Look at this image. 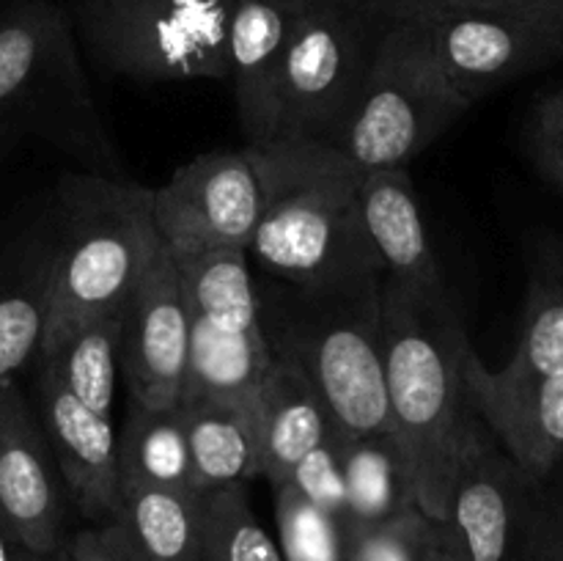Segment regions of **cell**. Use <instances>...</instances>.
<instances>
[{"instance_id":"obj_1","label":"cell","mask_w":563,"mask_h":561,"mask_svg":"<svg viewBox=\"0 0 563 561\" xmlns=\"http://www.w3.org/2000/svg\"><path fill=\"white\" fill-rule=\"evenodd\" d=\"M379 297L390 432L410 462L418 509L440 522L456 462L482 421L465 377L473 344L454 300H412L385 280Z\"/></svg>"},{"instance_id":"obj_2","label":"cell","mask_w":563,"mask_h":561,"mask_svg":"<svg viewBox=\"0 0 563 561\" xmlns=\"http://www.w3.org/2000/svg\"><path fill=\"white\" fill-rule=\"evenodd\" d=\"M256 148L267 207L247 256L269 278L295 286L383 280L363 220L361 170L328 143L269 141Z\"/></svg>"},{"instance_id":"obj_3","label":"cell","mask_w":563,"mask_h":561,"mask_svg":"<svg viewBox=\"0 0 563 561\" xmlns=\"http://www.w3.org/2000/svg\"><path fill=\"white\" fill-rule=\"evenodd\" d=\"M383 280L341 286L258 284L273 355L295 363L344 438L390 432L383 361Z\"/></svg>"},{"instance_id":"obj_4","label":"cell","mask_w":563,"mask_h":561,"mask_svg":"<svg viewBox=\"0 0 563 561\" xmlns=\"http://www.w3.org/2000/svg\"><path fill=\"white\" fill-rule=\"evenodd\" d=\"M49 248V319L42 346L93 314L124 306L163 248L152 190L124 176H66Z\"/></svg>"},{"instance_id":"obj_5","label":"cell","mask_w":563,"mask_h":561,"mask_svg":"<svg viewBox=\"0 0 563 561\" xmlns=\"http://www.w3.org/2000/svg\"><path fill=\"white\" fill-rule=\"evenodd\" d=\"M9 119L31 127L86 174L124 176L66 6L20 0L0 11V121Z\"/></svg>"},{"instance_id":"obj_6","label":"cell","mask_w":563,"mask_h":561,"mask_svg":"<svg viewBox=\"0 0 563 561\" xmlns=\"http://www.w3.org/2000/svg\"><path fill=\"white\" fill-rule=\"evenodd\" d=\"M471 108L440 69L421 31L412 22H385L333 148L361 174L410 168Z\"/></svg>"},{"instance_id":"obj_7","label":"cell","mask_w":563,"mask_h":561,"mask_svg":"<svg viewBox=\"0 0 563 561\" xmlns=\"http://www.w3.org/2000/svg\"><path fill=\"white\" fill-rule=\"evenodd\" d=\"M236 0H69L80 50L102 75L159 82L229 80L225 38Z\"/></svg>"},{"instance_id":"obj_8","label":"cell","mask_w":563,"mask_h":561,"mask_svg":"<svg viewBox=\"0 0 563 561\" xmlns=\"http://www.w3.org/2000/svg\"><path fill=\"white\" fill-rule=\"evenodd\" d=\"M377 33L357 0H306L280 64L275 141L333 146L357 102Z\"/></svg>"},{"instance_id":"obj_9","label":"cell","mask_w":563,"mask_h":561,"mask_svg":"<svg viewBox=\"0 0 563 561\" xmlns=\"http://www.w3.org/2000/svg\"><path fill=\"white\" fill-rule=\"evenodd\" d=\"M264 207L267 182L256 146L198 154L152 190L154 226L170 256L212 248L247 251Z\"/></svg>"},{"instance_id":"obj_10","label":"cell","mask_w":563,"mask_h":561,"mask_svg":"<svg viewBox=\"0 0 563 561\" xmlns=\"http://www.w3.org/2000/svg\"><path fill=\"white\" fill-rule=\"evenodd\" d=\"M533 487L539 484L500 449L487 424L478 421L456 462L440 520L456 561H511L517 537L531 528Z\"/></svg>"},{"instance_id":"obj_11","label":"cell","mask_w":563,"mask_h":561,"mask_svg":"<svg viewBox=\"0 0 563 561\" xmlns=\"http://www.w3.org/2000/svg\"><path fill=\"white\" fill-rule=\"evenodd\" d=\"M451 86L471 105L563 55V28L506 11L412 22Z\"/></svg>"},{"instance_id":"obj_12","label":"cell","mask_w":563,"mask_h":561,"mask_svg":"<svg viewBox=\"0 0 563 561\" xmlns=\"http://www.w3.org/2000/svg\"><path fill=\"white\" fill-rule=\"evenodd\" d=\"M190 333L192 314L179 270L163 245L121 311L119 372L130 399L154 407L179 405Z\"/></svg>"},{"instance_id":"obj_13","label":"cell","mask_w":563,"mask_h":561,"mask_svg":"<svg viewBox=\"0 0 563 561\" xmlns=\"http://www.w3.org/2000/svg\"><path fill=\"white\" fill-rule=\"evenodd\" d=\"M66 495L36 410L16 383L0 385V522L31 553L66 544Z\"/></svg>"},{"instance_id":"obj_14","label":"cell","mask_w":563,"mask_h":561,"mask_svg":"<svg viewBox=\"0 0 563 561\" xmlns=\"http://www.w3.org/2000/svg\"><path fill=\"white\" fill-rule=\"evenodd\" d=\"M36 416L55 457L66 495L91 526L113 520L121 501L119 449L113 418L82 405L69 388L38 363Z\"/></svg>"},{"instance_id":"obj_15","label":"cell","mask_w":563,"mask_h":561,"mask_svg":"<svg viewBox=\"0 0 563 561\" xmlns=\"http://www.w3.org/2000/svg\"><path fill=\"white\" fill-rule=\"evenodd\" d=\"M306 0H236L225 38L229 86L245 146H264L278 132V77Z\"/></svg>"},{"instance_id":"obj_16","label":"cell","mask_w":563,"mask_h":561,"mask_svg":"<svg viewBox=\"0 0 563 561\" xmlns=\"http://www.w3.org/2000/svg\"><path fill=\"white\" fill-rule=\"evenodd\" d=\"M465 377L473 407L500 449L531 482H548L563 462V372L500 385L487 377V363L471 346Z\"/></svg>"},{"instance_id":"obj_17","label":"cell","mask_w":563,"mask_h":561,"mask_svg":"<svg viewBox=\"0 0 563 561\" xmlns=\"http://www.w3.org/2000/svg\"><path fill=\"white\" fill-rule=\"evenodd\" d=\"M361 209L385 284L421 302L451 300L438 251L429 240L410 168L363 174Z\"/></svg>"},{"instance_id":"obj_18","label":"cell","mask_w":563,"mask_h":561,"mask_svg":"<svg viewBox=\"0 0 563 561\" xmlns=\"http://www.w3.org/2000/svg\"><path fill=\"white\" fill-rule=\"evenodd\" d=\"M258 479L280 487L308 451L335 432L324 402L295 363L275 355L256 399Z\"/></svg>"},{"instance_id":"obj_19","label":"cell","mask_w":563,"mask_h":561,"mask_svg":"<svg viewBox=\"0 0 563 561\" xmlns=\"http://www.w3.org/2000/svg\"><path fill=\"white\" fill-rule=\"evenodd\" d=\"M110 522L126 561H201L203 498L196 490L121 484Z\"/></svg>"},{"instance_id":"obj_20","label":"cell","mask_w":563,"mask_h":561,"mask_svg":"<svg viewBox=\"0 0 563 561\" xmlns=\"http://www.w3.org/2000/svg\"><path fill=\"white\" fill-rule=\"evenodd\" d=\"M196 493L258 479L256 402H181Z\"/></svg>"},{"instance_id":"obj_21","label":"cell","mask_w":563,"mask_h":561,"mask_svg":"<svg viewBox=\"0 0 563 561\" xmlns=\"http://www.w3.org/2000/svg\"><path fill=\"white\" fill-rule=\"evenodd\" d=\"M192 319L225 333H262V297L245 248L174 256Z\"/></svg>"},{"instance_id":"obj_22","label":"cell","mask_w":563,"mask_h":561,"mask_svg":"<svg viewBox=\"0 0 563 561\" xmlns=\"http://www.w3.org/2000/svg\"><path fill=\"white\" fill-rule=\"evenodd\" d=\"M262 333H225L192 319L181 402H256L273 366Z\"/></svg>"},{"instance_id":"obj_23","label":"cell","mask_w":563,"mask_h":561,"mask_svg":"<svg viewBox=\"0 0 563 561\" xmlns=\"http://www.w3.org/2000/svg\"><path fill=\"white\" fill-rule=\"evenodd\" d=\"M346 487V517L341 526H374L416 504L410 462L394 432L339 435Z\"/></svg>"},{"instance_id":"obj_24","label":"cell","mask_w":563,"mask_h":561,"mask_svg":"<svg viewBox=\"0 0 563 561\" xmlns=\"http://www.w3.org/2000/svg\"><path fill=\"white\" fill-rule=\"evenodd\" d=\"M49 242H33L0 267V385L38 355L49 319Z\"/></svg>"},{"instance_id":"obj_25","label":"cell","mask_w":563,"mask_h":561,"mask_svg":"<svg viewBox=\"0 0 563 561\" xmlns=\"http://www.w3.org/2000/svg\"><path fill=\"white\" fill-rule=\"evenodd\" d=\"M126 302V300H124ZM121 308L93 314L71 324L58 339L38 350L36 363L58 374L60 383L86 407L104 418H113L115 383H119V336Z\"/></svg>"},{"instance_id":"obj_26","label":"cell","mask_w":563,"mask_h":561,"mask_svg":"<svg viewBox=\"0 0 563 561\" xmlns=\"http://www.w3.org/2000/svg\"><path fill=\"white\" fill-rule=\"evenodd\" d=\"M121 484L165 490L192 487L190 443L181 407H154L130 399L126 418L115 432Z\"/></svg>"},{"instance_id":"obj_27","label":"cell","mask_w":563,"mask_h":561,"mask_svg":"<svg viewBox=\"0 0 563 561\" xmlns=\"http://www.w3.org/2000/svg\"><path fill=\"white\" fill-rule=\"evenodd\" d=\"M559 372H563V292L537 267L528 284L515 352L500 369L487 366V377L500 385H515Z\"/></svg>"},{"instance_id":"obj_28","label":"cell","mask_w":563,"mask_h":561,"mask_svg":"<svg viewBox=\"0 0 563 561\" xmlns=\"http://www.w3.org/2000/svg\"><path fill=\"white\" fill-rule=\"evenodd\" d=\"M201 561H284L278 539L262 526L247 498V484L201 493Z\"/></svg>"},{"instance_id":"obj_29","label":"cell","mask_w":563,"mask_h":561,"mask_svg":"<svg viewBox=\"0 0 563 561\" xmlns=\"http://www.w3.org/2000/svg\"><path fill=\"white\" fill-rule=\"evenodd\" d=\"M273 495L284 561H346L344 526L333 515L313 506L289 484L275 487Z\"/></svg>"},{"instance_id":"obj_30","label":"cell","mask_w":563,"mask_h":561,"mask_svg":"<svg viewBox=\"0 0 563 561\" xmlns=\"http://www.w3.org/2000/svg\"><path fill=\"white\" fill-rule=\"evenodd\" d=\"M440 522L418 506L374 526H344L346 561H432Z\"/></svg>"},{"instance_id":"obj_31","label":"cell","mask_w":563,"mask_h":561,"mask_svg":"<svg viewBox=\"0 0 563 561\" xmlns=\"http://www.w3.org/2000/svg\"><path fill=\"white\" fill-rule=\"evenodd\" d=\"M379 25L385 22H423L473 11H506L533 16L563 28V0H357Z\"/></svg>"},{"instance_id":"obj_32","label":"cell","mask_w":563,"mask_h":561,"mask_svg":"<svg viewBox=\"0 0 563 561\" xmlns=\"http://www.w3.org/2000/svg\"><path fill=\"white\" fill-rule=\"evenodd\" d=\"M284 484L295 487L302 498H308L313 506H319V509L333 515L339 522H344L346 487L344 468H341L339 432H333L324 443H319L317 449L308 451L300 460V465L289 473V479H286Z\"/></svg>"},{"instance_id":"obj_33","label":"cell","mask_w":563,"mask_h":561,"mask_svg":"<svg viewBox=\"0 0 563 561\" xmlns=\"http://www.w3.org/2000/svg\"><path fill=\"white\" fill-rule=\"evenodd\" d=\"M526 148L539 174L563 193V82L539 94L526 127Z\"/></svg>"},{"instance_id":"obj_34","label":"cell","mask_w":563,"mask_h":561,"mask_svg":"<svg viewBox=\"0 0 563 561\" xmlns=\"http://www.w3.org/2000/svg\"><path fill=\"white\" fill-rule=\"evenodd\" d=\"M526 544L528 561H563V498L533 515Z\"/></svg>"},{"instance_id":"obj_35","label":"cell","mask_w":563,"mask_h":561,"mask_svg":"<svg viewBox=\"0 0 563 561\" xmlns=\"http://www.w3.org/2000/svg\"><path fill=\"white\" fill-rule=\"evenodd\" d=\"M66 553L69 561H126L113 522L86 526L71 534V539H66Z\"/></svg>"},{"instance_id":"obj_36","label":"cell","mask_w":563,"mask_h":561,"mask_svg":"<svg viewBox=\"0 0 563 561\" xmlns=\"http://www.w3.org/2000/svg\"><path fill=\"white\" fill-rule=\"evenodd\" d=\"M537 267H542L544 273H548L563 292V242H553L550 248H544L542 256H539V262H537Z\"/></svg>"},{"instance_id":"obj_37","label":"cell","mask_w":563,"mask_h":561,"mask_svg":"<svg viewBox=\"0 0 563 561\" xmlns=\"http://www.w3.org/2000/svg\"><path fill=\"white\" fill-rule=\"evenodd\" d=\"M22 548L16 544V539L11 537L9 528L0 522V561H20Z\"/></svg>"},{"instance_id":"obj_38","label":"cell","mask_w":563,"mask_h":561,"mask_svg":"<svg viewBox=\"0 0 563 561\" xmlns=\"http://www.w3.org/2000/svg\"><path fill=\"white\" fill-rule=\"evenodd\" d=\"M20 561H69V553H66V544L60 550H55V553H31V550L22 548Z\"/></svg>"},{"instance_id":"obj_39","label":"cell","mask_w":563,"mask_h":561,"mask_svg":"<svg viewBox=\"0 0 563 561\" xmlns=\"http://www.w3.org/2000/svg\"><path fill=\"white\" fill-rule=\"evenodd\" d=\"M432 561H456V556L451 553V548H449V544H445L443 528H440V542H438V550H434Z\"/></svg>"}]
</instances>
